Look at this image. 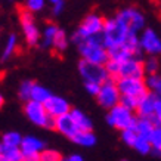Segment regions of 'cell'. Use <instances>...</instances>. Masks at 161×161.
I'll return each mask as SVG.
<instances>
[{
    "instance_id": "6da1fadb",
    "label": "cell",
    "mask_w": 161,
    "mask_h": 161,
    "mask_svg": "<svg viewBox=\"0 0 161 161\" xmlns=\"http://www.w3.org/2000/svg\"><path fill=\"white\" fill-rule=\"evenodd\" d=\"M78 52L81 55L83 59H87L90 62H96V64H107V61L109 59L108 55V47L103 43V37L102 34L98 36H92L89 39L83 40L80 44H77Z\"/></svg>"
},
{
    "instance_id": "7a4b0ae2",
    "label": "cell",
    "mask_w": 161,
    "mask_h": 161,
    "mask_svg": "<svg viewBox=\"0 0 161 161\" xmlns=\"http://www.w3.org/2000/svg\"><path fill=\"white\" fill-rule=\"evenodd\" d=\"M130 34H132V31L129 30V27L123 21L118 19L117 16L105 19L102 37L107 47H114V46L123 44Z\"/></svg>"
},
{
    "instance_id": "3957f363",
    "label": "cell",
    "mask_w": 161,
    "mask_h": 161,
    "mask_svg": "<svg viewBox=\"0 0 161 161\" xmlns=\"http://www.w3.org/2000/svg\"><path fill=\"white\" fill-rule=\"evenodd\" d=\"M137 120V114L135 109L126 107L124 103H117L115 107L108 109L107 123L117 130H126L129 127H135Z\"/></svg>"
},
{
    "instance_id": "277c9868",
    "label": "cell",
    "mask_w": 161,
    "mask_h": 161,
    "mask_svg": "<svg viewBox=\"0 0 161 161\" xmlns=\"http://www.w3.org/2000/svg\"><path fill=\"white\" fill-rule=\"evenodd\" d=\"M103 25H105V19H103L99 14H89L83 19V22L80 24L77 31L73 34L71 42L77 46V44H80L83 40L89 39V37H92V36L102 34Z\"/></svg>"
},
{
    "instance_id": "5b68a950",
    "label": "cell",
    "mask_w": 161,
    "mask_h": 161,
    "mask_svg": "<svg viewBox=\"0 0 161 161\" xmlns=\"http://www.w3.org/2000/svg\"><path fill=\"white\" fill-rule=\"evenodd\" d=\"M24 112L30 121L39 127H46V129H53L55 118L52 117L47 111V108L43 102H37L30 99L24 105Z\"/></svg>"
},
{
    "instance_id": "8992f818",
    "label": "cell",
    "mask_w": 161,
    "mask_h": 161,
    "mask_svg": "<svg viewBox=\"0 0 161 161\" xmlns=\"http://www.w3.org/2000/svg\"><path fill=\"white\" fill-rule=\"evenodd\" d=\"M115 80H117V84H118V89H120L121 96L135 98L139 101L143 95H147V93L149 92L145 78L118 77V78H115Z\"/></svg>"
},
{
    "instance_id": "52a82bcc",
    "label": "cell",
    "mask_w": 161,
    "mask_h": 161,
    "mask_svg": "<svg viewBox=\"0 0 161 161\" xmlns=\"http://www.w3.org/2000/svg\"><path fill=\"white\" fill-rule=\"evenodd\" d=\"M96 98H98L99 105L107 108V109H111L112 107H115L117 103L121 102V93L118 89L117 80L109 77L107 81H103L101 84V90H99Z\"/></svg>"
},
{
    "instance_id": "ba28073f",
    "label": "cell",
    "mask_w": 161,
    "mask_h": 161,
    "mask_svg": "<svg viewBox=\"0 0 161 161\" xmlns=\"http://www.w3.org/2000/svg\"><path fill=\"white\" fill-rule=\"evenodd\" d=\"M19 22L22 27V33H24V39L28 46H36L39 44L42 40V34L40 30L36 24V19L33 16V12H30L28 9H21L19 10Z\"/></svg>"
},
{
    "instance_id": "9c48e42d",
    "label": "cell",
    "mask_w": 161,
    "mask_h": 161,
    "mask_svg": "<svg viewBox=\"0 0 161 161\" xmlns=\"http://www.w3.org/2000/svg\"><path fill=\"white\" fill-rule=\"evenodd\" d=\"M78 71L80 75L84 81H98V83H103L109 78L107 68L103 64H96L90 62L87 59H81L78 62Z\"/></svg>"
},
{
    "instance_id": "30bf717a",
    "label": "cell",
    "mask_w": 161,
    "mask_h": 161,
    "mask_svg": "<svg viewBox=\"0 0 161 161\" xmlns=\"http://www.w3.org/2000/svg\"><path fill=\"white\" fill-rule=\"evenodd\" d=\"M115 16L120 21H123L132 33L139 34L142 33V30H145V16L136 8H124Z\"/></svg>"
},
{
    "instance_id": "8fae6325",
    "label": "cell",
    "mask_w": 161,
    "mask_h": 161,
    "mask_svg": "<svg viewBox=\"0 0 161 161\" xmlns=\"http://www.w3.org/2000/svg\"><path fill=\"white\" fill-rule=\"evenodd\" d=\"M139 42H141V49L143 53H148L151 56H157L161 53V37L152 28L142 30Z\"/></svg>"
},
{
    "instance_id": "7c38bea8",
    "label": "cell",
    "mask_w": 161,
    "mask_h": 161,
    "mask_svg": "<svg viewBox=\"0 0 161 161\" xmlns=\"http://www.w3.org/2000/svg\"><path fill=\"white\" fill-rule=\"evenodd\" d=\"M118 77H133V78H145V64L139 56H132L120 62V73ZM117 77V78H118Z\"/></svg>"
},
{
    "instance_id": "4fadbf2b",
    "label": "cell",
    "mask_w": 161,
    "mask_h": 161,
    "mask_svg": "<svg viewBox=\"0 0 161 161\" xmlns=\"http://www.w3.org/2000/svg\"><path fill=\"white\" fill-rule=\"evenodd\" d=\"M53 129L56 132L61 133V135H64L65 137H69V139L78 132V127L75 124V121H74V117H73V114H71V111L55 118Z\"/></svg>"
},
{
    "instance_id": "5bb4252c",
    "label": "cell",
    "mask_w": 161,
    "mask_h": 161,
    "mask_svg": "<svg viewBox=\"0 0 161 161\" xmlns=\"http://www.w3.org/2000/svg\"><path fill=\"white\" fill-rule=\"evenodd\" d=\"M158 101H160V99L157 98L152 92H148L147 95H143V96L139 99V103H137L136 109H135L137 114V117H154Z\"/></svg>"
},
{
    "instance_id": "9a60e30c",
    "label": "cell",
    "mask_w": 161,
    "mask_h": 161,
    "mask_svg": "<svg viewBox=\"0 0 161 161\" xmlns=\"http://www.w3.org/2000/svg\"><path fill=\"white\" fill-rule=\"evenodd\" d=\"M44 105H46L49 114L53 118H56V117H59V115H62V114H67V112L71 111V107H69L68 101H65L64 98L56 96V95H52V96L44 102Z\"/></svg>"
},
{
    "instance_id": "2e32d148",
    "label": "cell",
    "mask_w": 161,
    "mask_h": 161,
    "mask_svg": "<svg viewBox=\"0 0 161 161\" xmlns=\"http://www.w3.org/2000/svg\"><path fill=\"white\" fill-rule=\"evenodd\" d=\"M108 55H109V59H114V61H117V62H123V61L135 56L132 49H130L126 43L114 46V47H108ZM139 58H141V56H139Z\"/></svg>"
},
{
    "instance_id": "e0dca14e",
    "label": "cell",
    "mask_w": 161,
    "mask_h": 161,
    "mask_svg": "<svg viewBox=\"0 0 161 161\" xmlns=\"http://www.w3.org/2000/svg\"><path fill=\"white\" fill-rule=\"evenodd\" d=\"M46 148V142L36 136H25L21 142V149L22 152H42Z\"/></svg>"
},
{
    "instance_id": "ac0fdd59",
    "label": "cell",
    "mask_w": 161,
    "mask_h": 161,
    "mask_svg": "<svg viewBox=\"0 0 161 161\" xmlns=\"http://www.w3.org/2000/svg\"><path fill=\"white\" fill-rule=\"evenodd\" d=\"M71 141L74 143H77L80 147H84V148H90L96 143V136L93 135L92 130H78L73 137Z\"/></svg>"
},
{
    "instance_id": "d6986e66",
    "label": "cell",
    "mask_w": 161,
    "mask_h": 161,
    "mask_svg": "<svg viewBox=\"0 0 161 161\" xmlns=\"http://www.w3.org/2000/svg\"><path fill=\"white\" fill-rule=\"evenodd\" d=\"M0 152H2V157L6 161H21L22 155H24L21 147L6 145V143H2V142H0Z\"/></svg>"
},
{
    "instance_id": "ffe728a7",
    "label": "cell",
    "mask_w": 161,
    "mask_h": 161,
    "mask_svg": "<svg viewBox=\"0 0 161 161\" xmlns=\"http://www.w3.org/2000/svg\"><path fill=\"white\" fill-rule=\"evenodd\" d=\"M135 129H136V132L139 133L141 136L149 137L152 130L155 129V123H154L152 117H137Z\"/></svg>"
},
{
    "instance_id": "44dd1931",
    "label": "cell",
    "mask_w": 161,
    "mask_h": 161,
    "mask_svg": "<svg viewBox=\"0 0 161 161\" xmlns=\"http://www.w3.org/2000/svg\"><path fill=\"white\" fill-rule=\"evenodd\" d=\"M18 49V37L16 34H9L5 42L3 50H2V61H8L14 56V53Z\"/></svg>"
},
{
    "instance_id": "7402d4cb",
    "label": "cell",
    "mask_w": 161,
    "mask_h": 161,
    "mask_svg": "<svg viewBox=\"0 0 161 161\" xmlns=\"http://www.w3.org/2000/svg\"><path fill=\"white\" fill-rule=\"evenodd\" d=\"M59 27L56 24H47L43 30V34H42V47L47 49V47H52V43L55 40V36L58 33Z\"/></svg>"
},
{
    "instance_id": "603a6c76",
    "label": "cell",
    "mask_w": 161,
    "mask_h": 161,
    "mask_svg": "<svg viewBox=\"0 0 161 161\" xmlns=\"http://www.w3.org/2000/svg\"><path fill=\"white\" fill-rule=\"evenodd\" d=\"M71 114H73L78 130H92V121L84 112H81L80 109H71Z\"/></svg>"
},
{
    "instance_id": "cb8c5ba5",
    "label": "cell",
    "mask_w": 161,
    "mask_h": 161,
    "mask_svg": "<svg viewBox=\"0 0 161 161\" xmlns=\"http://www.w3.org/2000/svg\"><path fill=\"white\" fill-rule=\"evenodd\" d=\"M145 81H147L148 90L152 92L157 98L161 101V75H158V74L147 75V77H145Z\"/></svg>"
},
{
    "instance_id": "d4e9b609",
    "label": "cell",
    "mask_w": 161,
    "mask_h": 161,
    "mask_svg": "<svg viewBox=\"0 0 161 161\" xmlns=\"http://www.w3.org/2000/svg\"><path fill=\"white\" fill-rule=\"evenodd\" d=\"M50 96H52V93L44 87V86H40V84H34V87L31 90V99H33V101H37V102L44 103Z\"/></svg>"
},
{
    "instance_id": "484cf974",
    "label": "cell",
    "mask_w": 161,
    "mask_h": 161,
    "mask_svg": "<svg viewBox=\"0 0 161 161\" xmlns=\"http://www.w3.org/2000/svg\"><path fill=\"white\" fill-rule=\"evenodd\" d=\"M133 148H135L139 154H142V155H148V154H151V152H152V145H151L149 137L141 136V135H139V137L136 139V142H135Z\"/></svg>"
},
{
    "instance_id": "4316f807",
    "label": "cell",
    "mask_w": 161,
    "mask_h": 161,
    "mask_svg": "<svg viewBox=\"0 0 161 161\" xmlns=\"http://www.w3.org/2000/svg\"><path fill=\"white\" fill-rule=\"evenodd\" d=\"M67 46H68V37H67L64 30L59 28L56 36H55L53 43H52V49H55L56 52H64L67 49Z\"/></svg>"
},
{
    "instance_id": "83f0119b",
    "label": "cell",
    "mask_w": 161,
    "mask_h": 161,
    "mask_svg": "<svg viewBox=\"0 0 161 161\" xmlns=\"http://www.w3.org/2000/svg\"><path fill=\"white\" fill-rule=\"evenodd\" d=\"M149 141L152 145V152H155V155H161V126H155L149 135Z\"/></svg>"
},
{
    "instance_id": "f1b7e54d",
    "label": "cell",
    "mask_w": 161,
    "mask_h": 161,
    "mask_svg": "<svg viewBox=\"0 0 161 161\" xmlns=\"http://www.w3.org/2000/svg\"><path fill=\"white\" fill-rule=\"evenodd\" d=\"M2 143H6V145H14V147H21V142H22V136L21 133L18 132H6L2 139H0Z\"/></svg>"
},
{
    "instance_id": "f546056e",
    "label": "cell",
    "mask_w": 161,
    "mask_h": 161,
    "mask_svg": "<svg viewBox=\"0 0 161 161\" xmlns=\"http://www.w3.org/2000/svg\"><path fill=\"white\" fill-rule=\"evenodd\" d=\"M137 137H139V133L136 132L135 127H129L126 130H121V141L126 143L127 147L133 148V145H135V142H136Z\"/></svg>"
},
{
    "instance_id": "4dcf8cb0",
    "label": "cell",
    "mask_w": 161,
    "mask_h": 161,
    "mask_svg": "<svg viewBox=\"0 0 161 161\" xmlns=\"http://www.w3.org/2000/svg\"><path fill=\"white\" fill-rule=\"evenodd\" d=\"M34 81H31V80H25V81H22L19 86V89H18V93H19V98L22 99V101H30L31 99V90H33V87H34Z\"/></svg>"
},
{
    "instance_id": "1f68e13d",
    "label": "cell",
    "mask_w": 161,
    "mask_h": 161,
    "mask_svg": "<svg viewBox=\"0 0 161 161\" xmlns=\"http://www.w3.org/2000/svg\"><path fill=\"white\" fill-rule=\"evenodd\" d=\"M145 64V73L147 75H151V74H158V69H160V62H158V59L155 56H151L149 55V58L147 61H143Z\"/></svg>"
},
{
    "instance_id": "d6a6232c",
    "label": "cell",
    "mask_w": 161,
    "mask_h": 161,
    "mask_svg": "<svg viewBox=\"0 0 161 161\" xmlns=\"http://www.w3.org/2000/svg\"><path fill=\"white\" fill-rule=\"evenodd\" d=\"M42 161H62V155L61 152H58L56 149H49V148H44L43 151L40 152Z\"/></svg>"
},
{
    "instance_id": "836d02e7",
    "label": "cell",
    "mask_w": 161,
    "mask_h": 161,
    "mask_svg": "<svg viewBox=\"0 0 161 161\" xmlns=\"http://www.w3.org/2000/svg\"><path fill=\"white\" fill-rule=\"evenodd\" d=\"M44 5H46V0H27L25 2V9H28L30 12H40V10L44 9Z\"/></svg>"
},
{
    "instance_id": "e575fe53",
    "label": "cell",
    "mask_w": 161,
    "mask_h": 161,
    "mask_svg": "<svg viewBox=\"0 0 161 161\" xmlns=\"http://www.w3.org/2000/svg\"><path fill=\"white\" fill-rule=\"evenodd\" d=\"M105 68H107L109 77L112 78H117L118 77V73H120V62L114 61V59H108L107 64H105Z\"/></svg>"
},
{
    "instance_id": "d590c367",
    "label": "cell",
    "mask_w": 161,
    "mask_h": 161,
    "mask_svg": "<svg viewBox=\"0 0 161 161\" xmlns=\"http://www.w3.org/2000/svg\"><path fill=\"white\" fill-rule=\"evenodd\" d=\"M101 84L98 81H84V89L89 95H93V96H98L99 90H101Z\"/></svg>"
},
{
    "instance_id": "8d00e7d4",
    "label": "cell",
    "mask_w": 161,
    "mask_h": 161,
    "mask_svg": "<svg viewBox=\"0 0 161 161\" xmlns=\"http://www.w3.org/2000/svg\"><path fill=\"white\" fill-rule=\"evenodd\" d=\"M21 161H42L40 152H24Z\"/></svg>"
},
{
    "instance_id": "74e56055",
    "label": "cell",
    "mask_w": 161,
    "mask_h": 161,
    "mask_svg": "<svg viewBox=\"0 0 161 161\" xmlns=\"http://www.w3.org/2000/svg\"><path fill=\"white\" fill-rule=\"evenodd\" d=\"M152 120L155 123V126H161V101H158V103H157V109Z\"/></svg>"
},
{
    "instance_id": "f35d334b",
    "label": "cell",
    "mask_w": 161,
    "mask_h": 161,
    "mask_svg": "<svg viewBox=\"0 0 161 161\" xmlns=\"http://www.w3.org/2000/svg\"><path fill=\"white\" fill-rule=\"evenodd\" d=\"M52 6H53V8H52V12H53V15H59V14H62L65 3H64V0H61V2L55 3V5H52Z\"/></svg>"
},
{
    "instance_id": "ab89813d",
    "label": "cell",
    "mask_w": 161,
    "mask_h": 161,
    "mask_svg": "<svg viewBox=\"0 0 161 161\" xmlns=\"http://www.w3.org/2000/svg\"><path fill=\"white\" fill-rule=\"evenodd\" d=\"M62 161H84V158L80 154H71L69 157H67V158H64Z\"/></svg>"
},
{
    "instance_id": "60d3db41",
    "label": "cell",
    "mask_w": 161,
    "mask_h": 161,
    "mask_svg": "<svg viewBox=\"0 0 161 161\" xmlns=\"http://www.w3.org/2000/svg\"><path fill=\"white\" fill-rule=\"evenodd\" d=\"M3 103H5V98H3V95H0V108L3 107Z\"/></svg>"
},
{
    "instance_id": "b9f144b4",
    "label": "cell",
    "mask_w": 161,
    "mask_h": 161,
    "mask_svg": "<svg viewBox=\"0 0 161 161\" xmlns=\"http://www.w3.org/2000/svg\"><path fill=\"white\" fill-rule=\"evenodd\" d=\"M46 2H49L50 5H55V3H58V2H61V0H46Z\"/></svg>"
},
{
    "instance_id": "7bdbcfd3",
    "label": "cell",
    "mask_w": 161,
    "mask_h": 161,
    "mask_svg": "<svg viewBox=\"0 0 161 161\" xmlns=\"http://www.w3.org/2000/svg\"><path fill=\"white\" fill-rule=\"evenodd\" d=\"M2 160H3V157H2V152H0V161H2Z\"/></svg>"
},
{
    "instance_id": "ee69618b",
    "label": "cell",
    "mask_w": 161,
    "mask_h": 161,
    "mask_svg": "<svg viewBox=\"0 0 161 161\" xmlns=\"http://www.w3.org/2000/svg\"><path fill=\"white\" fill-rule=\"evenodd\" d=\"M121 161H129V160H121Z\"/></svg>"
},
{
    "instance_id": "f6af8a7d",
    "label": "cell",
    "mask_w": 161,
    "mask_h": 161,
    "mask_svg": "<svg viewBox=\"0 0 161 161\" xmlns=\"http://www.w3.org/2000/svg\"><path fill=\"white\" fill-rule=\"evenodd\" d=\"M10 2H12V0H10Z\"/></svg>"
}]
</instances>
